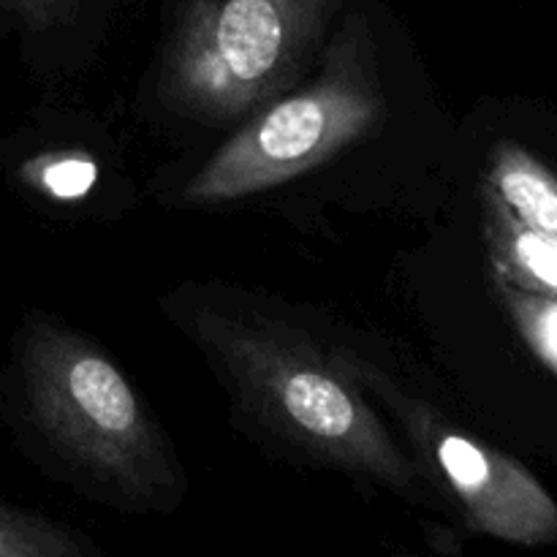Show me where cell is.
<instances>
[{
	"mask_svg": "<svg viewBox=\"0 0 557 557\" xmlns=\"http://www.w3.org/2000/svg\"><path fill=\"white\" fill-rule=\"evenodd\" d=\"M190 330L239 406L283 446L408 504L441 509L422 468L392 438L348 364L267 319L199 310Z\"/></svg>",
	"mask_w": 557,
	"mask_h": 557,
	"instance_id": "1",
	"label": "cell"
},
{
	"mask_svg": "<svg viewBox=\"0 0 557 557\" xmlns=\"http://www.w3.org/2000/svg\"><path fill=\"white\" fill-rule=\"evenodd\" d=\"M16 389L33 433L82 487L120 511H172L185 479L156 417L123 370L79 332L30 321Z\"/></svg>",
	"mask_w": 557,
	"mask_h": 557,
	"instance_id": "2",
	"label": "cell"
},
{
	"mask_svg": "<svg viewBox=\"0 0 557 557\" xmlns=\"http://www.w3.org/2000/svg\"><path fill=\"white\" fill-rule=\"evenodd\" d=\"M384 117L379 49L368 14H348L305 87L272 98L183 190L194 207L264 194L321 166L362 139Z\"/></svg>",
	"mask_w": 557,
	"mask_h": 557,
	"instance_id": "3",
	"label": "cell"
},
{
	"mask_svg": "<svg viewBox=\"0 0 557 557\" xmlns=\"http://www.w3.org/2000/svg\"><path fill=\"white\" fill-rule=\"evenodd\" d=\"M337 0H188L163 47L158 98L196 123L256 112L297 85Z\"/></svg>",
	"mask_w": 557,
	"mask_h": 557,
	"instance_id": "4",
	"label": "cell"
},
{
	"mask_svg": "<svg viewBox=\"0 0 557 557\" xmlns=\"http://www.w3.org/2000/svg\"><path fill=\"white\" fill-rule=\"evenodd\" d=\"M351 370L389 403L417 449L413 460L430 487L438 498L451 500L471 531L522 547L557 544V504L528 468L460 433L424 403L386 386L368 364L354 362Z\"/></svg>",
	"mask_w": 557,
	"mask_h": 557,
	"instance_id": "5",
	"label": "cell"
},
{
	"mask_svg": "<svg viewBox=\"0 0 557 557\" xmlns=\"http://www.w3.org/2000/svg\"><path fill=\"white\" fill-rule=\"evenodd\" d=\"M484 228L500 281L531 297L557 302V243L533 232L484 188Z\"/></svg>",
	"mask_w": 557,
	"mask_h": 557,
	"instance_id": "6",
	"label": "cell"
},
{
	"mask_svg": "<svg viewBox=\"0 0 557 557\" xmlns=\"http://www.w3.org/2000/svg\"><path fill=\"white\" fill-rule=\"evenodd\" d=\"M487 188L533 232L557 243V177L542 161L504 141L493 150Z\"/></svg>",
	"mask_w": 557,
	"mask_h": 557,
	"instance_id": "7",
	"label": "cell"
},
{
	"mask_svg": "<svg viewBox=\"0 0 557 557\" xmlns=\"http://www.w3.org/2000/svg\"><path fill=\"white\" fill-rule=\"evenodd\" d=\"M0 557H107L90 536L0 498Z\"/></svg>",
	"mask_w": 557,
	"mask_h": 557,
	"instance_id": "8",
	"label": "cell"
},
{
	"mask_svg": "<svg viewBox=\"0 0 557 557\" xmlns=\"http://www.w3.org/2000/svg\"><path fill=\"white\" fill-rule=\"evenodd\" d=\"M504 299L511 313H515L522 335L533 346V351L557 373V302L531 297V294L520 292L509 283L504 286Z\"/></svg>",
	"mask_w": 557,
	"mask_h": 557,
	"instance_id": "9",
	"label": "cell"
},
{
	"mask_svg": "<svg viewBox=\"0 0 557 557\" xmlns=\"http://www.w3.org/2000/svg\"><path fill=\"white\" fill-rule=\"evenodd\" d=\"M85 0H0V11L30 33H49L76 20Z\"/></svg>",
	"mask_w": 557,
	"mask_h": 557,
	"instance_id": "10",
	"label": "cell"
},
{
	"mask_svg": "<svg viewBox=\"0 0 557 557\" xmlns=\"http://www.w3.org/2000/svg\"><path fill=\"white\" fill-rule=\"evenodd\" d=\"M395 557H413V555H395Z\"/></svg>",
	"mask_w": 557,
	"mask_h": 557,
	"instance_id": "11",
	"label": "cell"
}]
</instances>
